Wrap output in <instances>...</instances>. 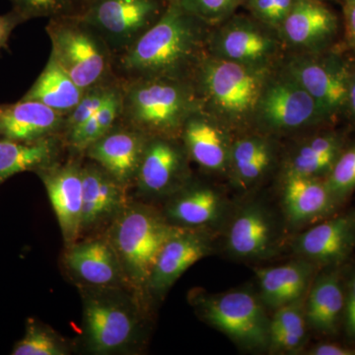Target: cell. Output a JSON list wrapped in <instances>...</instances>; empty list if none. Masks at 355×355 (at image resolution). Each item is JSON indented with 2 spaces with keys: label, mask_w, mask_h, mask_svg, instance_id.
<instances>
[{
  "label": "cell",
  "mask_w": 355,
  "mask_h": 355,
  "mask_svg": "<svg viewBox=\"0 0 355 355\" xmlns=\"http://www.w3.org/2000/svg\"><path fill=\"white\" fill-rule=\"evenodd\" d=\"M272 67L239 64L205 53L191 80L203 111L225 128L254 121Z\"/></svg>",
  "instance_id": "cell-2"
},
{
  "label": "cell",
  "mask_w": 355,
  "mask_h": 355,
  "mask_svg": "<svg viewBox=\"0 0 355 355\" xmlns=\"http://www.w3.org/2000/svg\"><path fill=\"white\" fill-rule=\"evenodd\" d=\"M51 57L83 91L118 79L108 44L76 14L49 19Z\"/></svg>",
  "instance_id": "cell-5"
},
{
  "label": "cell",
  "mask_w": 355,
  "mask_h": 355,
  "mask_svg": "<svg viewBox=\"0 0 355 355\" xmlns=\"http://www.w3.org/2000/svg\"><path fill=\"white\" fill-rule=\"evenodd\" d=\"M254 121L266 132L286 133L329 120L314 98L284 69L266 81Z\"/></svg>",
  "instance_id": "cell-9"
},
{
  "label": "cell",
  "mask_w": 355,
  "mask_h": 355,
  "mask_svg": "<svg viewBox=\"0 0 355 355\" xmlns=\"http://www.w3.org/2000/svg\"><path fill=\"white\" fill-rule=\"evenodd\" d=\"M65 144L62 137L35 141L0 139V186L23 172L38 173L60 161Z\"/></svg>",
  "instance_id": "cell-27"
},
{
  "label": "cell",
  "mask_w": 355,
  "mask_h": 355,
  "mask_svg": "<svg viewBox=\"0 0 355 355\" xmlns=\"http://www.w3.org/2000/svg\"><path fill=\"white\" fill-rule=\"evenodd\" d=\"M191 13L207 25H216L234 10L238 0H180Z\"/></svg>",
  "instance_id": "cell-36"
},
{
  "label": "cell",
  "mask_w": 355,
  "mask_h": 355,
  "mask_svg": "<svg viewBox=\"0 0 355 355\" xmlns=\"http://www.w3.org/2000/svg\"><path fill=\"white\" fill-rule=\"evenodd\" d=\"M305 298L275 310L270 322L268 352L275 354H295L304 349L308 338Z\"/></svg>",
  "instance_id": "cell-31"
},
{
  "label": "cell",
  "mask_w": 355,
  "mask_h": 355,
  "mask_svg": "<svg viewBox=\"0 0 355 355\" xmlns=\"http://www.w3.org/2000/svg\"><path fill=\"white\" fill-rule=\"evenodd\" d=\"M182 227L144 205H127L112 222L108 239L120 260L128 286L148 289L154 266L168 240Z\"/></svg>",
  "instance_id": "cell-4"
},
{
  "label": "cell",
  "mask_w": 355,
  "mask_h": 355,
  "mask_svg": "<svg viewBox=\"0 0 355 355\" xmlns=\"http://www.w3.org/2000/svg\"><path fill=\"white\" fill-rule=\"evenodd\" d=\"M336 31L338 18L319 0H294L291 11L277 28L282 42L304 53L321 50Z\"/></svg>",
  "instance_id": "cell-19"
},
{
  "label": "cell",
  "mask_w": 355,
  "mask_h": 355,
  "mask_svg": "<svg viewBox=\"0 0 355 355\" xmlns=\"http://www.w3.org/2000/svg\"><path fill=\"white\" fill-rule=\"evenodd\" d=\"M64 263L74 279L92 289H118L127 284L108 238H93L67 247Z\"/></svg>",
  "instance_id": "cell-16"
},
{
  "label": "cell",
  "mask_w": 355,
  "mask_h": 355,
  "mask_svg": "<svg viewBox=\"0 0 355 355\" xmlns=\"http://www.w3.org/2000/svg\"><path fill=\"white\" fill-rule=\"evenodd\" d=\"M343 150L340 135L322 133L301 141L284 160L282 177L302 176L324 179Z\"/></svg>",
  "instance_id": "cell-29"
},
{
  "label": "cell",
  "mask_w": 355,
  "mask_h": 355,
  "mask_svg": "<svg viewBox=\"0 0 355 355\" xmlns=\"http://www.w3.org/2000/svg\"><path fill=\"white\" fill-rule=\"evenodd\" d=\"M286 70L314 98L329 121L347 109L352 70L340 58L303 53L292 57Z\"/></svg>",
  "instance_id": "cell-10"
},
{
  "label": "cell",
  "mask_w": 355,
  "mask_h": 355,
  "mask_svg": "<svg viewBox=\"0 0 355 355\" xmlns=\"http://www.w3.org/2000/svg\"><path fill=\"white\" fill-rule=\"evenodd\" d=\"M211 243L205 229H180L159 254L147 291L164 295L191 266L209 254Z\"/></svg>",
  "instance_id": "cell-18"
},
{
  "label": "cell",
  "mask_w": 355,
  "mask_h": 355,
  "mask_svg": "<svg viewBox=\"0 0 355 355\" xmlns=\"http://www.w3.org/2000/svg\"><path fill=\"white\" fill-rule=\"evenodd\" d=\"M121 83L119 123L147 137L180 139L189 116L202 109L191 79L149 78Z\"/></svg>",
  "instance_id": "cell-3"
},
{
  "label": "cell",
  "mask_w": 355,
  "mask_h": 355,
  "mask_svg": "<svg viewBox=\"0 0 355 355\" xmlns=\"http://www.w3.org/2000/svg\"><path fill=\"white\" fill-rule=\"evenodd\" d=\"M225 127L202 109L189 116L182 128V144L189 158L205 171L228 172L232 141Z\"/></svg>",
  "instance_id": "cell-20"
},
{
  "label": "cell",
  "mask_w": 355,
  "mask_h": 355,
  "mask_svg": "<svg viewBox=\"0 0 355 355\" xmlns=\"http://www.w3.org/2000/svg\"><path fill=\"white\" fill-rule=\"evenodd\" d=\"M83 93L50 55L43 71L21 99L41 102L67 114L78 105Z\"/></svg>",
  "instance_id": "cell-30"
},
{
  "label": "cell",
  "mask_w": 355,
  "mask_h": 355,
  "mask_svg": "<svg viewBox=\"0 0 355 355\" xmlns=\"http://www.w3.org/2000/svg\"><path fill=\"white\" fill-rule=\"evenodd\" d=\"M324 182L340 207L347 202L355 191V146L343 150Z\"/></svg>",
  "instance_id": "cell-34"
},
{
  "label": "cell",
  "mask_w": 355,
  "mask_h": 355,
  "mask_svg": "<svg viewBox=\"0 0 355 355\" xmlns=\"http://www.w3.org/2000/svg\"><path fill=\"white\" fill-rule=\"evenodd\" d=\"M261 24L245 17L228 20L209 33L207 53L239 64L272 67L280 38L270 32L272 28Z\"/></svg>",
  "instance_id": "cell-11"
},
{
  "label": "cell",
  "mask_w": 355,
  "mask_h": 355,
  "mask_svg": "<svg viewBox=\"0 0 355 355\" xmlns=\"http://www.w3.org/2000/svg\"><path fill=\"white\" fill-rule=\"evenodd\" d=\"M168 1H170V0H168Z\"/></svg>",
  "instance_id": "cell-43"
},
{
  "label": "cell",
  "mask_w": 355,
  "mask_h": 355,
  "mask_svg": "<svg viewBox=\"0 0 355 355\" xmlns=\"http://www.w3.org/2000/svg\"><path fill=\"white\" fill-rule=\"evenodd\" d=\"M319 268L305 259L284 265L254 268L261 302L275 310L306 297Z\"/></svg>",
  "instance_id": "cell-25"
},
{
  "label": "cell",
  "mask_w": 355,
  "mask_h": 355,
  "mask_svg": "<svg viewBox=\"0 0 355 355\" xmlns=\"http://www.w3.org/2000/svg\"><path fill=\"white\" fill-rule=\"evenodd\" d=\"M200 316L250 352H268L270 318L260 296L249 289L198 295Z\"/></svg>",
  "instance_id": "cell-6"
},
{
  "label": "cell",
  "mask_w": 355,
  "mask_h": 355,
  "mask_svg": "<svg viewBox=\"0 0 355 355\" xmlns=\"http://www.w3.org/2000/svg\"><path fill=\"white\" fill-rule=\"evenodd\" d=\"M148 139L139 130L118 121L108 132L93 142L83 155L128 187L137 176Z\"/></svg>",
  "instance_id": "cell-17"
},
{
  "label": "cell",
  "mask_w": 355,
  "mask_h": 355,
  "mask_svg": "<svg viewBox=\"0 0 355 355\" xmlns=\"http://www.w3.org/2000/svg\"><path fill=\"white\" fill-rule=\"evenodd\" d=\"M69 345L53 329L34 318L26 321L23 338L14 345L12 355H67Z\"/></svg>",
  "instance_id": "cell-32"
},
{
  "label": "cell",
  "mask_w": 355,
  "mask_h": 355,
  "mask_svg": "<svg viewBox=\"0 0 355 355\" xmlns=\"http://www.w3.org/2000/svg\"><path fill=\"white\" fill-rule=\"evenodd\" d=\"M189 160L181 139L149 137L132 184L146 197L173 196L186 186Z\"/></svg>",
  "instance_id": "cell-13"
},
{
  "label": "cell",
  "mask_w": 355,
  "mask_h": 355,
  "mask_svg": "<svg viewBox=\"0 0 355 355\" xmlns=\"http://www.w3.org/2000/svg\"><path fill=\"white\" fill-rule=\"evenodd\" d=\"M275 148L268 137L246 135L232 141L228 172L235 188L248 190L260 183L272 169Z\"/></svg>",
  "instance_id": "cell-28"
},
{
  "label": "cell",
  "mask_w": 355,
  "mask_h": 355,
  "mask_svg": "<svg viewBox=\"0 0 355 355\" xmlns=\"http://www.w3.org/2000/svg\"><path fill=\"white\" fill-rule=\"evenodd\" d=\"M355 249V209L317 222L294 238L292 250L319 268L340 266Z\"/></svg>",
  "instance_id": "cell-15"
},
{
  "label": "cell",
  "mask_w": 355,
  "mask_h": 355,
  "mask_svg": "<svg viewBox=\"0 0 355 355\" xmlns=\"http://www.w3.org/2000/svg\"><path fill=\"white\" fill-rule=\"evenodd\" d=\"M347 109H349L350 114L355 119V71H352V70L350 73Z\"/></svg>",
  "instance_id": "cell-41"
},
{
  "label": "cell",
  "mask_w": 355,
  "mask_h": 355,
  "mask_svg": "<svg viewBox=\"0 0 355 355\" xmlns=\"http://www.w3.org/2000/svg\"><path fill=\"white\" fill-rule=\"evenodd\" d=\"M12 10L26 21L34 18H55L76 13L74 0H9Z\"/></svg>",
  "instance_id": "cell-35"
},
{
  "label": "cell",
  "mask_w": 355,
  "mask_h": 355,
  "mask_svg": "<svg viewBox=\"0 0 355 355\" xmlns=\"http://www.w3.org/2000/svg\"><path fill=\"white\" fill-rule=\"evenodd\" d=\"M120 86L121 80L118 78L84 91L78 105L67 114L62 137L94 116Z\"/></svg>",
  "instance_id": "cell-33"
},
{
  "label": "cell",
  "mask_w": 355,
  "mask_h": 355,
  "mask_svg": "<svg viewBox=\"0 0 355 355\" xmlns=\"http://www.w3.org/2000/svg\"><path fill=\"white\" fill-rule=\"evenodd\" d=\"M24 22H26L24 18L14 10L0 15V49L6 46L13 30Z\"/></svg>",
  "instance_id": "cell-39"
},
{
  "label": "cell",
  "mask_w": 355,
  "mask_h": 355,
  "mask_svg": "<svg viewBox=\"0 0 355 355\" xmlns=\"http://www.w3.org/2000/svg\"><path fill=\"white\" fill-rule=\"evenodd\" d=\"M168 3V0H84L76 14L102 37L116 58L160 19Z\"/></svg>",
  "instance_id": "cell-7"
},
{
  "label": "cell",
  "mask_w": 355,
  "mask_h": 355,
  "mask_svg": "<svg viewBox=\"0 0 355 355\" xmlns=\"http://www.w3.org/2000/svg\"><path fill=\"white\" fill-rule=\"evenodd\" d=\"M343 11L345 40L355 53V0H343Z\"/></svg>",
  "instance_id": "cell-38"
},
{
  "label": "cell",
  "mask_w": 355,
  "mask_h": 355,
  "mask_svg": "<svg viewBox=\"0 0 355 355\" xmlns=\"http://www.w3.org/2000/svg\"><path fill=\"white\" fill-rule=\"evenodd\" d=\"M174 195L166 207L165 217L179 227L207 229L227 212V200L211 187L184 186Z\"/></svg>",
  "instance_id": "cell-26"
},
{
  "label": "cell",
  "mask_w": 355,
  "mask_h": 355,
  "mask_svg": "<svg viewBox=\"0 0 355 355\" xmlns=\"http://www.w3.org/2000/svg\"><path fill=\"white\" fill-rule=\"evenodd\" d=\"M207 26L180 0H170L160 19L114 58V74L121 81L191 79L207 53Z\"/></svg>",
  "instance_id": "cell-1"
},
{
  "label": "cell",
  "mask_w": 355,
  "mask_h": 355,
  "mask_svg": "<svg viewBox=\"0 0 355 355\" xmlns=\"http://www.w3.org/2000/svg\"><path fill=\"white\" fill-rule=\"evenodd\" d=\"M343 326L347 338L355 343V272L345 287V310H343Z\"/></svg>",
  "instance_id": "cell-37"
},
{
  "label": "cell",
  "mask_w": 355,
  "mask_h": 355,
  "mask_svg": "<svg viewBox=\"0 0 355 355\" xmlns=\"http://www.w3.org/2000/svg\"><path fill=\"white\" fill-rule=\"evenodd\" d=\"M85 157V156H84ZM86 158V157H85ZM83 161L81 233L114 218L127 203V188L90 159Z\"/></svg>",
  "instance_id": "cell-23"
},
{
  "label": "cell",
  "mask_w": 355,
  "mask_h": 355,
  "mask_svg": "<svg viewBox=\"0 0 355 355\" xmlns=\"http://www.w3.org/2000/svg\"><path fill=\"white\" fill-rule=\"evenodd\" d=\"M282 242L277 216L260 202L239 207L226 230V251L237 260H268L279 251Z\"/></svg>",
  "instance_id": "cell-12"
},
{
  "label": "cell",
  "mask_w": 355,
  "mask_h": 355,
  "mask_svg": "<svg viewBox=\"0 0 355 355\" xmlns=\"http://www.w3.org/2000/svg\"><path fill=\"white\" fill-rule=\"evenodd\" d=\"M345 286L340 266L324 268L315 277L305 297L308 327L319 335L336 336L343 326Z\"/></svg>",
  "instance_id": "cell-24"
},
{
  "label": "cell",
  "mask_w": 355,
  "mask_h": 355,
  "mask_svg": "<svg viewBox=\"0 0 355 355\" xmlns=\"http://www.w3.org/2000/svg\"><path fill=\"white\" fill-rule=\"evenodd\" d=\"M65 118L67 114L32 100L0 104V139L35 141L62 137Z\"/></svg>",
  "instance_id": "cell-22"
},
{
  "label": "cell",
  "mask_w": 355,
  "mask_h": 355,
  "mask_svg": "<svg viewBox=\"0 0 355 355\" xmlns=\"http://www.w3.org/2000/svg\"><path fill=\"white\" fill-rule=\"evenodd\" d=\"M280 205L286 221L295 227L324 220L340 207L324 179L302 176L282 177Z\"/></svg>",
  "instance_id": "cell-21"
},
{
  "label": "cell",
  "mask_w": 355,
  "mask_h": 355,
  "mask_svg": "<svg viewBox=\"0 0 355 355\" xmlns=\"http://www.w3.org/2000/svg\"><path fill=\"white\" fill-rule=\"evenodd\" d=\"M116 291L91 288L84 295V336L92 354H118L139 338V319L135 305Z\"/></svg>",
  "instance_id": "cell-8"
},
{
  "label": "cell",
  "mask_w": 355,
  "mask_h": 355,
  "mask_svg": "<svg viewBox=\"0 0 355 355\" xmlns=\"http://www.w3.org/2000/svg\"><path fill=\"white\" fill-rule=\"evenodd\" d=\"M74 1H76L77 11V8H78V6H80L81 2L84 1V0H74Z\"/></svg>",
  "instance_id": "cell-42"
},
{
  "label": "cell",
  "mask_w": 355,
  "mask_h": 355,
  "mask_svg": "<svg viewBox=\"0 0 355 355\" xmlns=\"http://www.w3.org/2000/svg\"><path fill=\"white\" fill-rule=\"evenodd\" d=\"M83 154L69 159L67 162L58 161L37 173L44 188L67 247L78 241L83 218Z\"/></svg>",
  "instance_id": "cell-14"
},
{
  "label": "cell",
  "mask_w": 355,
  "mask_h": 355,
  "mask_svg": "<svg viewBox=\"0 0 355 355\" xmlns=\"http://www.w3.org/2000/svg\"><path fill=\"white\" fill-rule=\"evenodd\" d=\"M309 355H355V347H343L336 343H321L308 350Z\"/></svg>",
  "instance_id": "cell-40"
}]
</instances>
